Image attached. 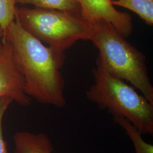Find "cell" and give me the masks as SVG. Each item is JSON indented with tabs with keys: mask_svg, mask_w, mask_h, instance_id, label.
Masks as SVG:
<instances>
[{
	"mask_svg": "<svg viewBox=\"0 0 153 153\" xmlns=\"http://www.w3.org/2000/svg\"><path fill=\"white\" fill-rule=\"evenodd\" d=\"M16 4V0H0V27L4 33L15 20Z\"/></svg>",
	"mask_w": 153,
	"mask_h": 153,
	"instance_id": "8fae6325",
	"label": "cell"
},
{
	"mask_svg": "<svg viewBox=\"0 0 153 153\" xmlns=\"http://www.w3.org/2000/svg\"><path fill=\"white\" fill-rule=\"evenodd\" d=\"M113 121L125 131L133 145L135 153H153V145L146 142L142 134L129 121L119 116H113Z\"/></svg>",
	"mask_w": 153,
	"mask_h": 153,
	"instance_id": "9c48e42d",
	"label": "cell"
},
{
	"mask_svg": "<svg viewBox=\"0 0 153 153\" xmlns=\"http://www.w3.org/2000/svg\"><path fill=\"white\" fill-rule=\"evenodd\" d=\"M94 83L86 93L100 110L129 121L142 135H153V104L134 87L97 65L92 70Z\"/></svg>",
	"mask_w": 153,
	"mask_h": 153,
	"instance_id": "3957f363",
	"label": "cell"
},
{
	"mask_svg": "<svg viewBox=\"0 0 153 153\" xmlns=\"http://www.w3.org/2000/svg\"><path fill=\"white\" fill-rule=\"evenodd\" d=\"M4 32L3 30L0 27V51H1L3 48L2 39L3 38V37H4Z\"/></svg>",
	"mask_w": 153,
	"mask_h": 153,
	"instance_id": "4fadbf2b",
	"label": "cell"
},
{
	"mask_svg": "<svg viewBox=\"0 0 153 153\" xmlns=\"http://www.w3.org/2000/svg\"><path fill=\"white\" fill-rule=\"evenodd\" d=\"M114 6L133 11L150 26L153 25V0H111Z\"/></svg>",
	"mask_w": 153,
	"mask_h": 153,
	"instance_id": "ba28073f",
	"label": "cell"
},
{
	"mask_svg": "<svg viewBox=\"0 0 153 153\" xmlns=\"http://www.w3.org/2000/svg\"><path fill=\"white\" fill-rule=\"evenodd\" d=\"M16 4L73 13L81 14V7L77 0H16Z\"/></svg>",
	"mask_w": 153,
	"mask_h": 153,
	"instance_id": "30bf717a",
	"label": "cell"
},
{
	"mask_svg": "<svg viewBox=\"0 0 153 153\" xmlns=\"http://www.w3.org/2000/svg\"><path fill=\"white\" fill-rule=\"evenodd\" d=\"M14 153H53V145L44 133L19 131L13 137Z\"/></svg>",
	"mask_w": 153,
	"mask_h": 153,
	"instance_id": "52a82bcc",
	"label": "cell"
},
{
	"mask_svg": "<svg viewBox=\"0 0 153 153\" xmlns=\"http://www.w3.org/2000/svg\"><path fill=\"white\" fill-rule=\"evenodd\" d=\"M13 102L14 100L10 98H0V153H9L3 134L2 123L6 112Z\"/></svg>",
	"mask_w": 153,
	"mask_h": 153,
	"instance_id": "7c38bea8",
	"label": "cell"
},
{
	"mask_svg": "<svg viewBox=\"0 0 153 153\" xmlns=\"http://www.w3.org/2000/svg\"><path fill=\"white\" fill-rule=\"evenodd\" d=\"M15 66L22 76L28 97L57 108L66 104L65 82L61 69L65 51L46 46L26 31L16 16L4 33Z\"/></svg>",
	"mask_w": 153,
	"mask_h": 153,
	"instance_id": "6da1fadb",
	"label": "cell"
},
{
	"mask_svg": "<svg viewBox=\"0 0 153 153\" xmlns=\"http://www.w3.org/2000/svg\"><path fill=\"white\" fill-rule=\"evenodd\" d=\"M3 48L0 51V98L12 99L18 104L28 106L31 99L25 90L23 77L13 61L11 49L8 42L2 39Z\"/></svg>",
	"mask_w": 153,
	"mask_h": 153,
	"instance_id": "8992f818",
	"label": "cell"
},
{
	"mask_svg": "<svg viewBox=\"0 0 153 153\" xmlns=\"http://www.w3.org/2000/svg\"><path fill=\"white\" fill-rule=\"evenodd\" d=\"M90 41L99 52L97 65L110 75L129 82L153 104V86L146 56L104 19L93 23Z\"/></svg>",
	"mask_w": 153,
	"mask_h": 153,
	"instance_id": "7a4b0ae2",
	"label": "cell"
},
{
	"mask_svg": "<svg viewBox=\"0 0 153 153\" xmlns=\"http://www.w3.org/2000/svg\"><path fill=\"white\" fill-rule=\"evenodd\" d=\"M81 7V14L88 22L94 23L101 19L111 23L122 36L126 38L133 31L131 16L119 11L111 0H77Z\"/></svg>",
	"mask_w": 153,
	"mask_h": 153,
	"instance_id": "5b68a950",
	"label": "cell"
},
{
	"mask_svg": "<svg viewBox=\"0 0 153 153\" xmlns=\"http://www.w3.org/2000/svg\"><path fill=\"white\" fill-rule=\"evenodd\" d=\"M16 16L28 33L49 47L65 51L79 40H90L93 24L81 14L33 7H16Z\"/></svg>",
	"mask_w": 153,
	"mask_h": 153,
	"instance_id": "277c9868",
	"label": "cell"
}]
</instances>
